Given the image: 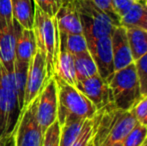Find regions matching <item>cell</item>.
I'll use <instances>...</instances> for the list:
<instances>
[{"label": "cell", "instance_id": "obj_21", "mask_svg": "<svg viewBox=\"0 0 147 146\" xmlns=\"http://www.w3.org/2000/svg\"><path fill=\"white\" fill-rule=\"evenodd\" d=\"M29 63H24L16 61L14 62V83H15V92L18 98L20 108L22 109L24 102V94H25V85L27 79V72Z\"/></svg>", "mask_w": 147, "mask_h": 146}, {"label": "cell", "instance_id": "obj_3", "mask_svg": "<svg viewBox=\"0 0 147 146\" xmlns=\"http://www.w3.org/2000/svg\"><path fill=\"white\" fill-rule=\"evenodd\" d=\"M108 85L113 105L119 110H131L142 97L134 62L115 71L108 80Z\"/></svg>", "mask_w": 147, "mask_h": 146}, {"label": "cell", "instance_id": "obj_8", "mask_svg": "<svg viewBox=\"0 0 147 146\" xmlns=\"http://www.w3.org/2000/svg\"><path fill=\"white\" fill-rule=\"evenodd\" d=\"M57 85L52 77L38 95L37 101V121L43 133L57 120Z\"/></svg>", "mask_w": 147, "mask_h": 146}, {"label": "cell", "instance_id": "obj_29", "mask_svg": "<svg viewBox=\"0 0 147 146\" xmlns=\"http://www.w3.org/2000/svg\"><path fill=\"white\" fill-rule=\"evenodd\" d=\"M138 123L147 127V96H142L131 109Z\"/></svg>", "mask_w": 147, "mask_h": 146}, {"label": "cell", "instance_id": "obj_22", "mask_svg": "<svg viewBox=\"0 0 147 146\" xmlns=\"http://www.w3.org/2000/svg\"><path fill=\"white\" fill-rule=\"evenodd\" d=\"M147 7L142 3H136L131 6L129 10L120 17V25L124 26L125 28L128 27H138L143 19Z\"/></svg>", "mask_w": 147, "mask_h": 146}, {"label": "cell", "instance_id": "obj_11", "mask_svg": "<svg viewBox=\"0 0 147 146\" xmlns=\"http://www.w3.org/2000/svg\"><path fill=\"white\" fill-rule=\"evenodd\" d=\"M111 46L115 71L120 70L134 62L128 42L126 28L124 26H114L111 32Z\"/></svg>", "mask_w": 147, "mask_h": 146}, {"label": "cell", "instance_id": "obj_25", "mask_svg": "<svg viewBox=\"0 0 147 146\" xmlns=\"http://www.w3.org/2000/svg\"><path fill=\"white\" fill-rule=\"evenodd\" d=\"M141 96H147V53L134 62Z\"/></svg>", "mask_w": 147, "mask_h": 146}, {"label": "cell", "instance_id": "obj_37", "mask_svg": "<svg viewBox=\"0 0 147 146\" xmlns=\"http://www.w3.org/2000/svg\"><path fill=\"white\" fill-rule=\"evenodd\" d=\"M92 139H93V138H92ZM87 146H93V141H92V140H91V141H90V142H89V144H88Z\"/></svg>", "mask_w": 147, "mask_h": 146}, {"label": "cell", "instance_id": "obj_30", "mask_svg": "<svg viewBox=\"0 0 147 146\" xmlns=\"http://www.w3.org/2000/svg\"><path fill=\"white\" fill-rule=\"evenodd\" d=\"M11 0H0V26L13 23Z\"/></svg>", "mask_w": 147, "mask_h": 146}, {"label": "cell", "instance_id": "obj_6", "mask_svg": "<svg viewBox=\"0 0 147 146\" xmlns=\"http://www.w3.org/2000/svg\"><path fill=\"white\" fill-rule=\"evenodd\" d=\"M20 112L21 108L16 93L0 85V142L14 132Z\"/></svg>", "mask_w": 147, "mask_h": 146}, {"label": "cell", "instance_id": "obj_1", "mask_svg": "<svg viewBox=\"0 0 147 146\" xmlns=\"http://www.w3.org/2000/svg\"><path fill=\"white\" fill-rule=\"evenodd\" d=\"M37 49L44 55L46 61L47 79L54 76L59 52V30L55 17H50L35 5L34 24L32 28Z\"/></svg>", "mask_w": 147, "mask_h": 146}, {"label": "cell", "instance_id": "obj_5", "mask_svg": "<svg viewBox=\"0 0 147 146\" xmlns=\"http://www.w3.org/2000/svg\"><path fill=\"white\" fill-rule=\"evenodd\" d=\"M37 101L38 96L20 112L15 128L16 146H42L44 133L37 121Z\"/></svg>", "mask_w": 147, "mask_h": 146}, {"label": "cell", "instance_id": "obj_34", "mask_svg": "<svg viewBox=\"0 0 147 146\" xmlns=\"http://www.w3.org/2000/svg\"><path fill=\"white\" fill-rule=\"evenodd\" d=\"M108 146H122V142H115V143H112V144H110Z\"/></svg>", "mask_w": 147, "mask_h": 146}, {"label": "cell", "instance_id": "obj_35", "mask_svg": "<svg viewBox=\"0 0 147 146\" xmlns=\"http://www.w3.org/2000/svg\"><path fill=\"white\" fill-rule=\"evenodd\" d=\"M141 146H147V137H146V139L144 140V142L142 143V145Z\"/></svg>", "mask_w": 147, "mask_h": 146}, {"label": "cell", "instance_id": "obj_16", "mask_svg": "<svg viewBox=\"0 0 147 146\" xmlns=\"http://www.w3.org/2000/svg\"><path fill=\"white\" fill-rule=\"evenodd\" d=\"M54 75L61 78L70 85L75 86L77 83L75 67H74V55H72L71 53L61 47H59Z\"/></svg>", "mask_w": 147, "mask_h": 146}, {"label": "cell", "instance_id": "obj_14", "mask_svg": "<svg viewBox=\"0 0 147 146\" xmlns=\"http://www.w3.org/2000/svg\"><path fill=\"white\" fill-rule=\"evenodd\" d=\"M17 23L16 35L15 60L19 62L29 63L37 51V44L32 29H25Z\"/></svg>", "mask_w": 147, "mask_h": 146}, {"label": "cell", "instance_id": "obj_9", "mask_svg": "<svg viewBox=\"0 0 147 146\" xmlns=\"http://www.w3.org/2000/svg\"><path fill=\"white\" fill-rule=\"evenodd\" d=\"M87 46L88 51L96 64L98 74L102 79L108 82V80L115 72L111 46V35L89 42L87 43Z\"/></svg>", "mask_w": 147, "mask_h": 146}, {"label": "cell", "instance_id": "obj_10", "mask_svg": "<svg viewBox=\"0 0 147 146\" xmlns=\"http://www.w3.org/2000/svg\"><path fill=\"white\" fill-rule=\"evenodd\" d=\"M75 87L94 104L97 110L112 104V95L108 82L102 79L99 74L77 81Z\"/></svg>", "mask_w": 147, "mask_h": 146}, {"label": "cell", "instance_id": "obj_7", "mask_svg": "<svg viewBox=\"0 0 147 146\" xmlns=\"http://www.w3.org/2000/svg\"><path fill=\"white\" fill-rule=\"evenodd\" d=\"M47 82H48V79H47L45 57L37 49L36 53L30 60L29 66H28L25 94H24V102L22 109L29 105L31 102L41 93Z\"/></svg>", "mask_w": 147, "mask_h": 146}, {"label": "cell", "instance_id": "obj_28", "mask_svg": "<svg viewBox=\"0 0 147 146\" xmlns=\"http://www.w3.org/2000/svg\"><path fill=\"white\" fill-rule=\"evenodd\" d=\"M91 1L109 16V18L112 20L114 26L120 25V17L117 15L116 12L113 9L111 0H91Z\"/></svg>", "mask_w": 147, "mask_h": 146}, {"label": "cell", "instance_id": "obj_38", "mask_svg": "<svg viewBox=\"0 0 147 146\" xmlns=\"http://www.w3.org/2000/svg\"><path fill=\"white\" fill-rule=\"evenodd\" d=\"M142 3H143L144 5H145L146 7H147V0H143V2H142Z\"/></svg>", "mask_w": 147, "mask_h": 146}, {"label": "cell", "instance_id": "obj_15", "mask_svg": "<svg viewBox=\"0 0 147 146\" xmlns=\"http://www.w3.org/2000/svg\"><path fill=\"white\" fill-rule=\"evenodd\" d=\"M13 19L22 28L32 29L35 16L34 0H11Z\"/></svg>", "mask_w": 147, "mask_h": 146}, {"label": "cell", "instance_id": "obj_36", "mask_svg": "<svg viewBox=\"0 0 147 146\" xmlns=\"http://www.w3.org/2000/svg\"><path fill=\"white\" fill-rule=\"evenodd\" d=\"M134 2H136V3H142L143 2V0H133ZM143 4V3H142Z\"/></svg>", "mask_w": 147, "mask_h": 146}, {"label": "cell", "instance_id": "obj_4", "mask_svg": "<svg viewBox=\"0 0 147 146\" xmlns=\"http://www.w3.org/2000/svg\"><path fill=\"white\" fill-rule=\"evenodd\" d=\"M82 26V34L87 43L111 35L114 24L104 11L91 0H75Z\"/></svg>", "mask_w": 147, "mask_h": 146}, {"label": "cell", "instance_id": "obj_12", "mask_svg": "<svg viewBox=\"0 0 147 146\" xmlns=\"http://www.w3.org/2000/svg\"><path fill=\"white\" fill-rule=\"evenodd\" d=\"M16 35L17 23L15 20L12 24L0 26V59L5 68L11 73H13L15 62Z\"/></svg>", "mask_w": 147, "mask_h": 146}, {"label": "cell", "instance_id": "obj_2", "mask_svg": "<svg viewBox=\"0 0 147 146\" xmlns=\"http://www.w3.org/2000/svg\"><path fill=\"white\" fill-rule=\"evenodd\" d=\"M57 85V121L63 125L69 117L80 119H92L96 115L97 108L75 86L70 85L61 78L53 76Z\"/></svg>", "mask_w": 147, "mask_h": 146}, {"label": "cell", "instance_id": "obj_24", "mask_svg": "<svg viewBox=\"0 0 147 146\" xmlns=\"http://www.w3.org/2000/svg\"><path fill=\"white\" fill-rule=\"evenodd\" d=\"M95 126H96L95 116L92 119H86L79 136L74 141L72 146H87L94 136Z\"/></svg>", "mask_w": 147, "mask_h": 146}, {"label": "cell", "instance_id": "obj_18", "mask_svg": "<svg viewBox=\"0 0 147 146\" xmlns=\"http://www.w3.org/2000/svg\"><path fill=\"white\" fill-rule=\"evenodd\" d=\"M84 119L69 117L60 126L59 146H72L74 141L79 136L84 125Z\"/></svg>", "mask_w": 147, "mask_h": 146}, {"label": "cell", "instance_id": "obj_27", "mask_svg": "<svg viewBox=\"0 0 147 146\" xmlns=\"http://www.w3.org/2000/svg\"><path fill=\"white\" fill-rule=\"evenodd\" d=\"M35 5L38 6L44 13L50 17H55L63 2L62 0H34Z\"/></svg>", "mask_w": 147, "mask_h": 146}, {"label": "cell", "instance_id": "obj_19", "mask_svg": "<svg viewBox=\"0 0 147 146\" xmlns=\"http://www.w3.org/2000/svg\"><path fill=\"white\" fill-rule=\"evenodd\" d=\"M74 67L77 81L98 74L96 64L88 50L80 54L74 55Z\"/></svg>", "mask_w": 147, "mask_h": 146}, {"label": "cell", "instance_id": "obj_39", "mask_svg": "<svg viewBox=\"0 0 147 146\" xmlns=\"http://www.w3.org/2000/svg\"><path fill=\"white\" fill-rule=\"evenodd\" d=\"M70 1H73V0H62L63 3H65V2H70Z\"/></svg>", "mask_w": 147, "mask_h": 146}, {"label": "cell", "instance_id": "obj_26", "mask_svg": "<svg viewBox=\"0 0 147 146\" xmlns=\"http://www.w3.org/2000/svg\"><path fill=\"white\" fill-rule=\"evenodd\" d=\"M59 138H60V125L58 121L56 120L45 131L42 146H59Z\"/></svg>", "mask_w": 147, "mask_h": 146}, {"label": "cell", "instance_id": "obj_23", "mask_svg": "<svg viewBox=\"0 0 147 146\" xmlns=\"http://www.w3.org/2000/svg\"><path fill=\"white\" fill-rule=\"evenodd\" d=\"M147 137V127L136 123L122 141V146H141Z\"/></svg>", "mask_w": 147, "mask_h": 146}, {"label": "cell", "instance_id": "obj_20", "mask_svg": "<svg viewBox=\"0 0 147 146\" xmlns=\"http://www.w3.org/2000/svg\"><path fill=\"white\" fill-rule=\"evenodd\" d=\"M59 47L72 55H77L88 50L87 41L83 34H66L59 32Z\"/></svg>", "mask_w": 147, "mask_h": 146}, {"label": "cell", "instance_id": "obj_32", "mask_svg": "<svg viewBox=\"0 0 147 146\" xmlns=\"http://www.w3.org/2000/svg\"><path fill=\"white\" fill-rule=\"evenodd\" d=\"M0 146H16L15 130H14V132L11 133L7 138H5L4 140H2L1 142H0Z\"/></svg>", "mask_w": 147, "mask_h": 146}, {"label": "cell", "instance_id": "obj_33", "mask_svg": "<svg viewBox=\"0 0 147 146\" xmlns=\"http://www.w3.org/2000/svg\"><path fill=\"white\" fill-rule=\"evenodd\" d=\"M138 27H141V28H143V29L147 30V10L145 12V15H144L143 19L141 20V22H140V24H139Z\"/></svg>", "mask_w": 147, "mask_h": 146}, {"label": "cell", "instance_id": "obj_13", "mask_svg": "<svg viewBox=\"0 0 147 146\" xmlns=\"http://www.w3.org/2000/svg\"><path fill=\"white\" fill-rule=\"evenodd\" d=\"M55 18L59 32L66 34H82V26L75 0L62 4Z\"/></svg>", "mask_w": 147, "mask_h": 146}, {"label": "cell", "instance_id": "obj_17", "mask_svg": "<svg viewBox=\"0 0 147 146\" xmlns=\"http://www.w3.org/2000/svg\"><path fill=\"white\" fill-rule=\"evenodd\" d=\"M130 50L135 62L147 53V30L141 27L126 28Z\"/></svg>", "mask_w": 147, "mask_h": 146}, {"label": "cell", "instance_id": "obj_31", "mask_svg": "<svg viewBox=\"0 0 147 146\" xmlns=\"http://www.w3.org/2000/svg\"><path fill=\"white\" fill-rule=\"evenodd\" d=\"M114 11L119 17L123 16L134 4L133 0H111Z\"/></svg>", "mask_w": 147, "mask_h": 146}]
</instances>
